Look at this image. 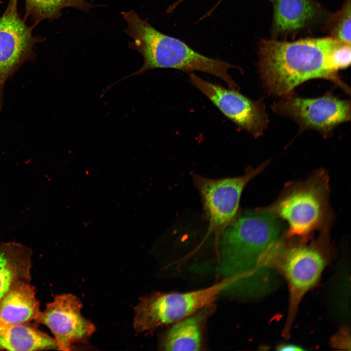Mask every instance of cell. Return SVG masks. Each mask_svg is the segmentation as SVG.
Returning a JSON list of instances; mask_svg holds the SVG:
<instances>
[{
  "instance_id": "6da1fadb",
  "label": "cell",
  "mask_w": 351,
  "mask_h": 351,
  "mask_svg": "<svg viewBox=\"0 0 351 351\" xmlns=\"http://www.w3.org/2000/svg\"><path fill=\"white\" fill-rule=\"evenodd\" d=\"M283 229L279 217L263 208L243 212L218 235V273L240 279L233 290L235 294L254 298L273 290Z\"/></svg>"
},
{
  "instance_id": "7a4b0ae2",
  "label": "cell",
  "mask_w": 351,
  "mask_h": 351,
  "mask_svg": "<svg viewBox=\"0 0 351 351\" xmlns=\"http://www.w3.org/2000/svg\"><path fill=\"white\" fill-rule=\"evenodd\" d=\"M339 41L330 37L291 42L261 40L257 65L268 93L284 96L308 80L323 78L350 94L349 87L340 79L332 62V51Z\"/></svg>"
},
{
  "instance_id": "3957f363",
  "label": "cell",
  "mask_w": 351,
  "mask_h": 351,
  "mask_svg": "<svg viewBox=\"0 0 351 351\" xmlns=\"http://www.w3.org/2000/svg\"><path fill=\"white\" fill-rule=\"evenodd\" d=\"M127 24L125 32L132 39L129 47L139 52L143 58L140 69L118 81L139 76L156 68H171L188 74L200 71L224 81L230 88L238 86L228 70L235 66L223 60L207 57L196 51L182 40L159 31L134 10L121 13Z\"/></svg>"
},
{
  "instance_id": "277c9868",
  "label": "cell",
  "mask_w": 351,
  "mask_h": 351,
  "mask_svg": "<svg viewBox=\"0 0 351 351\" xmlns=\"http://www.w3.org/2000/svg\"><path fill=\"white\" fill-rule=\"evenodd\" d=\"M239 281L237 277H226L199 290L185 292H155L142 296L134 308V328L140 333L173 324L213 304Z\"/></svg>"
},
{
  "instance_id": "5b68a950",
  "label": "cell",
  "mask_w": 351,
  "mask_h": 351,
  "mask_svg": "<svg viewBox=\"0 0 351 351\" xmlns=\"http://www.w3.org/2000/svg\"><path fill=\"white\" fill-rule=\"evenodd\" d=\"M328 191V179L319 173L291 186L270 208L288 222V237H304L323 226L327 214Z\"/></svg>"
},
{
  "instance_id": "8992f818",
  "label": "cell",
  "mask_w": 351,
  "mask_h": 351,
  "mask_svg": "<svg viewBox=\"0 0 351 351\" xmlns=\"http://www.w3.org/2000/svg\"><path fill=\"white\" fill-rule=\"evenodd\" d=\"M250 168L237 177L211 179L193 173L195 187L201 196L204 211L209 222V231L220 234L236 217L240 197L247 184L265 167Z\"/></svg>"
},
{
  "instance_id": "52a82bcc",
  "label": "cell",
  "mask_w": 351,
  "mask_h": 351,
  "mask_svg": "<svg viewBox=\"0 0 351 351\" xmlns=\"http://www.w3.org/2000/svg\"><path fill=\"white\" fill-rule=\"evenodd\" d=\"M283 97L273 105V110L295 120L303 130H315L328 135L336 126L351 118L349 100L331 95L306 98L293 95L292 92Z\"/></svg>"
},
{
  "instance_id": "ba28073f",
  "label": "cell",
  "mask_w": 351,
  "mask_h": 351,
  "mask_svg": "<svg viewBox=\"0 0 351 351\" xmlns=\"http://www.w3.org/2000/svg\"><path fill=\"white\" fill-rule=\"evenodd\" d=\"M18 0H9L0 17V110L7 79L24 62L34 58L35 45L45 39L33 35L35 25L28 26L18 11Z\"/></svg>"
},
{
  "instance_id": "9c48e42d",
  "label": "cell",
  "mask_w": 351,
  "mask_h": 351,
  "mask_svg": "<svg viewBox=\"0 0 351 351\" xmlns=\"http://www.w3.org/2000/svg\"><path fill=\"white\" fill-rule=\"evenodd\" d=\"M281 268L288 282L289 292L288 318L284 333L289 331L302 298L318 280L326 265L323 252L315 244L299 245L282 249Z\"/></svg>"
},
{
  "instance_id": "30bf717a",
  "label": "cell",
  "mask_w": 351,
  "mask_h": 351,
  "mask_svg": "<svg viewBox=\"0 0 351 351\" xmlns=\"http://www.w3.org/2000/svg\"><path fill=\"white\" fill-rule=\"evenodd\" d=\"M189 81L238 127L254 137L262 135L269 122L263 101H253L236 89L226 88L194 73L189 74Z\"/></svg>"
},
{
  "instance_id": "8fae6325",
  "label": "cell",
  "mask_w": 351,
  "mask_h": 351,
  "mask_svg": "<svg viewBox=\"0 0 351 351\" xmlns=\"http://www.w3.org/2000/svg\"><path fill=\"white\" fill-rule=\"evenodd\" d=\"M82 307L80 300L72 294L57 295L34 322L50 329L58 350L70 351L75 343H86L96 330L93 323L81 315Z\"/></svg>"
},
{
  "instance_id": "7c38bea8",
  "label": "cell",
  "mask_w": 351,
  "mask_h": 351,
  "mask_svg": "<svg viewBox=\"0 0 351 351\" xmlns=\"http://www.w3.org/2000/svg\"><path fill=\"white\" fill-rule=\"evenodd\" d=\"M272 32L274 37L297 32L326 17L315 0H272Z\"/></svg>"
},
{
  "instance_id": "4fadbf2b",
  "label": "cell",
  "mask_w": 351,
  "mask_h": 351,
  "mask_svg": "<svg viewBox=\"0 0 351 351\" xmlns=\"http://www.w3.org/2000/svg\"><path fill=\"white\" fill-rule=\"evenodd\" d=\"M214 303L179 320L162 336L160 349L164 351H200L203 347L204 331L214 310Z\"/></svg>"
},
{
  "instance_id": "5bb4252c",
  "label": "cell",
  "mask_w": 351,
  "mask_h": 351,
  "mask_svg": "<svg viewBox=\"0 0 351 351\" xmlns=\"http://www.w3.org/2000/svg\"><path fill=\"white\" fill-rule=\"evenodd\" d=\"M36 294V289L30 282L14 283L0 299V324L22 325L35 321L41 311Z\"/></svg>"
},
{
  "instance_id": "9a60e30c",
  "label": "cell",
  "mask_w": 351,
  "mask_h": 351,
  "mask_svg": "<svg viewBox=\"0 0 351 351\" xmlns=\"http://www.w3.org/2000/svg\"><path fill=\"white\" fill-rule=\"evenodd\" d=\"M32 253L23 244L0 242V299L18 281L30 282Z\"/></svg>"
},
{
  "instance_id": "2e32d148",
  "label": "cell",
  "mask_w": 351,
  "mask_h": 351,
  "mask_svg": "<svg viewBox=\"0 0 351 351\" xmlns=\"http://www.w3.org/2000/svg\"><path fill=\"white\" fill-rule=\"evenodd\" d=\"M37 324H0V350L41 351L58 350L54 338L38 329Z\"/></svg>"
},
{
  "instance_id": "e0dca14e",
  "label": "cell",
  "mask_w": 351,
  "mask_h": 351,
  "mask_svg": "<svg viewBox=\"0 0 351 351\" xmlns=\"http://www.w3.org/2000/svg\"><path fill=\"white\" fill-rule=\"evenodd\" d=\"M25 18L36 25L44 20H58L62 9L71 7L89 12L93 4L85 0H25Z\"/></svg>"
},
{
  "instance_id": "ac0fdd59",
  "label": "cell",
  "mask_w": 351,
  "mask_h": 351,
  "mask_svg": "<svg viewBox=\"0 0 351 351\" xmlns=\"http://www.w3.org/2000/svg\"><path fill=\"white\" fill-rule=\"evenodd\" d=\"M324 30L330 37L351 43V0H345L340 10L327 19Z\"/></svg>"
},
{
  "instance_id": "d6986e66",
  "label": "cell",
  "mask_w": 351,
  "mask_h": 351,
  "mask_svg": "<svg viewBox=\"0 0 351 351\" xmlns=\"http://www.w3.org/2000/svg\"><path fill=\"white\" fill-rule=\"evenodd\" d=\"M351 43L339 41L332 54V62L334 68L339 69L347 67L351 64Z\"/></svg>"
},
{
  "instance_id": "ffe728a7",
  "label": "cell",
  "mask_w": 351,
  "mask_h": 351,
  "mask_svg": "<svg viewBox=\"0 0 351 351\" xmlns=\"http://www.w3.org/2000/svg\"><path fill=\"white\" fill-rule=\"evenodd\" d=\"M276 350L278 351H301L304 349L300 347L293 344H280L278 345Z\"/></svg>"
}]
</instances>
